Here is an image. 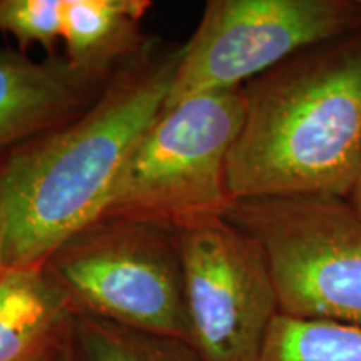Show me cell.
I'll list each match as a JSON object with an SVG mask.
<instances>
[{"instance_id":"52a82bcc","label":"cell","mask_w":361,"mask_h":361,"mask_svg":"<svg viewBox=\"0 0 361 361\" xmlns=\"http://www.w3.org/2000/svg\"><path fill=\"white\" fill-rule=\"evenodd\" d=\"M176 231L192 348L202 361H259L279 300L258 239L226 214Z\"/></svg>"},{"instance_id":"5bb4252c","label":"cell","mask_w":361,"mask_h":361,"mask_svg":"<svg viewBox=\"0 0 361 361\" xmlns=\"http://www.w3.org/2000/svg\"><path fill=\"white\" fill-rule=\"evenodd\" d=\"M39 361H74V338H67Z\"/></svg>"},{"instance_id":"4fadbf2b","label":"cell","mask_w":361,"mask_h":361,"mask_svg":"<svg viewBox=\"0 0 361 361\" xmlns=\"http://www.w3.org/2000/svg\"><path fill=\"white\" fill-rule=\"evenodd\" d=\"M64 0H0V30L16 39L22 52L37 44L49 57L62 40Z\"/></svg>"},{"instance_id":"e0dca14e","label":"cell","mask_w":361,"mask_h":361,"mask_svg":"<svg viewBox=\"0 0 361 361\" xmlns=\"http://www.w3.org/2000/svg\"><path fill=\"white\" fill-rule=\"evenodd\" d=\"M74 361H80V360H79V356H78V353H75V348H74Z\"/></svg>"},{"instance_id":"9c48e42d","label":"cell","mask_w":361,"mask_h":361,"mask_svg":"<svg viewBox=\"0 0 361 361\" xmlns=\"http://www.w3.org/2000/svg\"><path fill=\"white\" fill-rule=\"evenodd\" d=\"M149 0H64L62 40L72 67L107 80L154 35L142 32Z\"/></svg>"},{"instance_id":"5b68a950","label":"cell","mask_w":361,"mask_h":361,"mask_svg":"<svg viewBox=\"0 0 361 361\" xmlns=\"http://www.w3.org/2000/svg\"><path fill=\"white\" fill-rule=\"evenodd\" d=\"M226 218L264 250L279 314L361 329V216L348 200H243Z\"/></svg>"},{"instance_id":"277c9868","label":"cell","mask_w":361,"mask_h":361,"mask_svg":"<svg viewBox=\"0 0 361 361\" xmlns=\"http://www.w3.org/2000/svg\"><path fill=\"white\" fill-rule=\"evenodd\" d=\"M44 269L75 313L191 345L176 229L97 218L62 243Z\"/></svg>"},{"instance_id":"ba28073f","label":"cell","mask_w":361,"mask_h":361,"mask_svg":"<svg viewBox=\"0 0 361 361\" xmlns=\"http://www.w3.org/2000/svg\"><path fill=\"white\" fill-rule=\"evenodd\" d=\"M107 80L72 67L61 54L34 61L0 45V161L12 149L79 117Z\"/></svg>"},{"instance_id":"30bf717a","label":"cell","mask_w":361,"mask_h":361,"mask_svg":"<svg viewBox=\"0 0 361 361\" xmlns=\"http://www.w3.org/2000/svg\"><path fill=\"white\" fill-rule=\"evenodd\" d=\"M75 310L44 268L0 279V361H39L71 338Z\"/></svg>"},{"instance_id":"8fae6325","label":"cell","mask_w":361,"mask_h":361,"mask_svg":"<svg viewBox=\"0 0 361 361\" xmlns=\"http://www.w3.org/2000/svg\"><path fill=\"white\" fill-rule=\"evenodd\" d=\"M74 348L80 361H202L186 341L137 331L75 313Z\"/></svg>"},{"instance_id":"8992f818","label":"cell","mask_w":361,"mask_h":361,"mask_svg":"<svg viewBox=\"0 0 361 361\" xmlns=\"http://www.w3.org/2000/svg\"><path fill=\"white\" fill-rule=\"evenodd\" d=\"M361 29V0H209L162 109L238 89L311 45Z\"/></svg>"},{"instance_id":"9a60e30c","label":"cell","mask_w":361,"mask_h":361,"mask_svg":"<svg viewBox=\"0 0 361 361\" xmlns=\"http://www.w3.org/2000/svg\"><path fill=\"white\" fill-rule=\"evenodd\" d=\"M348 202L353 206V209L361 216V168L358 173V178L355 180V186L351 189L350 196H348Z\"/></svg>"},{"instance_id":"6da1fadb","label":"cell","mask_w":361,"mask_h":361,"mask_svg":"<svg viewBox=\"0 0 361 361\" xmlns=\"http://www.w3.org/2000/svg\"><path fill=\"white\" fill-rule=\"evenodd\" d=\"M180 51L154 37L107 79L87 111L0 161L4 273L44 268L102 214L126 161L164 107Z\"/></svg>"},{"instance_id":"2e32d148","label":"cell","mask_w":361,"mask_h":361,"mask_svg":"<svg viewBox=\"0 0 361 361\" xmlns=\"http://www.w3.org/2000/svg\"><path fill=\"white\" fill-rule=\"evenodd\" d=\"M4 276H6V273H4V269H2V263H0V279H2Z\"/></svg>"},{"instance_id":"7a4b0ae2","label":"cell","mask_w":361,"mask_h":361,"mask_svg":"<svg viewBox=\"0 0 361 361\" xmlns=\"http://www.w3.org/2000/svg\"><path fill=\"white\" fill-rule=\"evenodd\" d=\"M243 90L233 200H348L361 168V29L311 45Z\"/></svg>"},{"instance_id":"3957f363","label":"cell","mask_w":361,"mask_h":361,"mask_svg":"<svg viewBox=\"0 0 361 361\" xmlns=\"http://www.w3.org/2000/svg\"><path fill=\"white\" fill-rule=\"evenodd\" d=\"M243 87L200 94L162 109L126 161L99 218L179 229L224 216L229 157L245 123Z\"/></svg>"},{"instance_id":"7c38bea8","label":"cell","mask_w":361,"mask_h":361,"mask_svg":"<svg viewBox=\"0 0 361 361\" xmlns=\"http://www.w3.org/2000/svg\"><path fill=\"white\" fill-rule=\"evenodd\" d=\"M259 361H361V329L278 314Z\"/></svg>"}]
</instances>
